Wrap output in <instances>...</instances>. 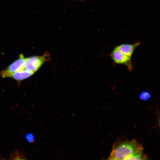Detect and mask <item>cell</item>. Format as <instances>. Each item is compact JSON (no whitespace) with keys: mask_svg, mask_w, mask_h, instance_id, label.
Returning <instances> with one entry per match:
<instances>
[{"mask_svg":"<svg viewBox=\"0 0 160 160\" xmlns=\"http://www.w3.org/2000/svg\"><path fill=\"white\" fill-rule=\"evenodd\" d=\"M142 146L133 139L124 138L117 139L114 143L108 159L144 160L147 157L143 153Z\"/></svg>","mask_w":160,"mask_h":160,"instance_id":"1","label":"cell"},{"mask_svg":"<svg viewBox=\"0 0 160 160\" xmlns=\"http://www.w3.org/2000/svg\"><path fill=\"white\" fill-rule=\"evenodd\" d=\"M49 58V55L47 53L42 56H33L26 58L24 69L33 73Z\"/></svg>","mask_w":160,"mask_h":160,"instance_id":"2","label":"cell"},{"mask_svg":"<svg viewBox=\"0 0 160 160\" xmlns=\"http://www.w3.org/2000/svg\"><path fill=\"white\" fill-rule=\"evenodd\" d=\"M110 56L115 63L126 65L130 71L133 70L131 57L122 53L116 47L111 53Z\"/></svg>","mask_w":160,"mask_h":160,"instance_id":"3","label":"cell"},{"mask_svg":"<svg viewBox=\"0 0 160 160\" xmlns=\"http://www.w3.org/2000/svg\"><path fill=\"white\" fill-rule=\"evenodd\" d=\"M26 58L22 54H20L18 59L2 70L0 75L2 77L5 75L23 70L24 69Z\"/></svg>","mask_w":160,"mask_h":160,"instance_id":"4","label":"cell"},{"mask_svg":"<svg viewBox=\"0 0 160 160\" xmlns=\"http://www.w3.org/2000/svg\"><path fill=\"white\" fill-rule=\"evenodd\" d=\"M33 73L24 69L12 73L6 74L3 78H11L17 81H20L31 76Z\"/></svg>","mask_w":160,"mask_h":160,"instance_id":"5","label":"cell"},{"mask_svg":"<svg viewBox=\"0 0 160 160\" xmlns=\"http://www.w3.org/2000/svg\"><path fill=\"white\" fill-rule=\"evenodd\" d=\"M140 44V42L138 41L133 44H122L116 47L122 53L131 57L135 49Z\"/></svg>","mask_w":160,"mask_h":160,"instance_id":"6","label":"cell"},{"mask_svg":"<svg viewBox=\"0 0 160 160\" xmlns=\"http://www.w3.org/2000/svg\"><path fill=\"white\" fill-rule=\"evenodd\" d=\"M9 159L10 160H25L26 158L24 155L22 153H20L16 150L13 151L10 155Z\"/></svg>","mask_w":160,"mask_h":160,"instance_id":"7","label":"cell"},{"mask_svg":"<svg viewBox=\"0 0 160 160\" xmlns=\"http://www.w3.org/2000/svg\"><path fill=\"white\" fill-rule=\"evenodd\" d=\"M151 95L149 93L144 91L141 93L139 95V98L143 100H148L150 97Z\"/></svg>","mask_w":160,"mask_h":160,"instance_id":"8","label":"cell"},{"mask_svg":"<svg viewBox=\"0 0 160 160\" xmlns=\"http://www.w3.org/2000/svg\"><path fill=\"white\" fill-rule=\"evenodd\" d=\"M25 137L27 140L30 143H33L35 140L33 135L31 133H28L26 135Z\"/></svg>","mask_w":160,"mask_h":160,"instance_id":"9","label":"cell"},{"mask_svg":"<svg viewBox=\"0 0 160 160\" xmlns=\"http://www.w3.org/2000/svg\"><path fill=\"white\" fill-rule=\"evenodd\" d=\"M159 125L160 126V118H159Z\"/></svg>","mask_w":160,"mask_h":160,"instance_id":"10","label":"cell"}]
</instances>
